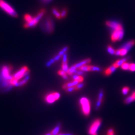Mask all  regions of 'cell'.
<instances>
[{
	"label": "cell",
	"instance_id": "1",
	"mask_svg": "<svg viewBox=\"0 0 135 135\" xmlns=\"http://www.w3.org/2000/svg\"><path fill=\"white\" fill-rule=\"evenodd\" d=\"M40 27L43 32L49 34H52L55 31V23L50 16H47L41 23Z\"/></svg>",
	"mask_w": 135,
	"mask_h": 135
},
{
	"label": "cell",
	"instance_id": "2",
	"mask_svg": "<svg viewBox=\"0 0 135 135\" xmlns=\"http://www.w3.org/2000/svg\"><path fill=\"white\" fill-rule=\"evenodd\" d=\"M46 12V10L44 8L41 9L39 12L36 14L35 16L33 17V19L31 22L29 23H24L23 27L25 29L33 28L35 27L39 23L41 19L43 17Z\"/></svg>",
	"mask_w": 135,
	"mask_h": 135
},
{
	"label": "cell",
	"instance_id": "3",
	"mask_svg": "<svg viewBox=\"0 0 135 135\" xmlns=\"http://www.w3.org/2000/svg\"><path fill=\"white\" fill-rule=\"evenodd\" d=\"M0 8L9 16L15 18L18 17V14L15 10L4 0H0Z\"/></svg>",
	"mask_w": 135,
	"mask_h": 135
},
{
	"label": "cell",
	"instance_id": "4",
	"mask_svg": "<svg viewBox=\"0 0 135 135\" xmlns=\"http://www.w3.org/2000/svg\"><path fill=\"white\" fill-rule=\"evenodd\" d=\"M80 102L83 114L85 116H88L91 112V105L89 100L86 97H83L80 99Z\"/></svg>",
	"mask_w": 135,
	"mask_h": 135
},
{
	"label": "cell",
	"instance_id": "5",
	"mask_svg": "<svg viewBox=\"0 0 135 135\" xmlns=\"http://www.w3.org/2000/svg\"><path fill=\"white\" fill-rule=\"evenodd\" d=\"M102 120L101 119H97L95 120L91 125L88 134L89 135H98V131L101 125Z\"/></svg>",
	"mask_w": 135,
	"mask_h": 135
},
{
	"label": "cell",
	"instance_id": "6",
	"mask_svg": "<svg viewBox=\"0 0 135 135\" xmlns=\"http://www.w3.org/2000/svg\"><path fill=\"white\" fill-rule=\"evenodd\" d=\"M124 35V32L123 28L113 30L112 31L111 35V40L113 42L121 41L123 39Z\"/></svg>",
	"mask_w": 135,
	"mask_h": 135
},
{
	"label": "cell",
	"instance_id": "7",
	"mask_svg": "<svg viewBox=\"0 0 135 135\" xmlns=\"http://www.w3.org/2000/svg\"><path fill=\"white\" fill-rule=\"evenodd\" d=\"M60 94L57 92L51 93L46 96L45 100L48 104H51L59 100L60 98Z\"/></svg>",
	"mask_w": 135,
	"mask_h": 135
},
{
	"label": "cell",
	"instance_id": "8",
	"mask_svg": "<svg viewBox=\"0 0 135 135\" xmlns=\"http://www.w3.org/2000/svg\"><path fill=\"white\" fill-rule=\"evenodd\" d=\"M106 25L112 31L123 28L122 25L120 23L115 21H108L106 22Z\"/></svg>",
	"mask_w": 135,
	"mask_h": 135
},
{
	"label": "cell",
	"instance_id": "9",
	"mask_svg": "<svg viewBox=\"0 0 135 135\" xmlns=\"http://www.w3.org/2000/svg\"><path fill=\"white\" fill-rule=\"evenodd\" d=\"M28 68L26 66H24L18 72H17L13 76L14 78L17 79L18 80L22 78L23 77V75L24 74V73L28 70Z\"/></svg>",
	"mask_w": 135,
	"mask_h": 135
},
{
	"label": "cell",
	"instance_id": "10",
	"mask_svg": "<svg viewBox=\"0 0 135 135\" xmlns=\"http://www.w3.org/2000/svg\"><path fill=\"white\" fill-rule=\"evenodd\" d=\"M135 41L134 40H131L126 42L124 45H123L120 48L125 49L129 52L131 50V49L132 48V47L135 45Z\"/></svg>",
	"mask_w": 135,
	"mask_h": 135
},
{
	"label": "cell",
	"instance_id": "11",
	"mask_svg": "<svg viewBox=\"0 0 135 135\" xmlns=\"http://www.w3.org/2000/svg\"><path fill=\"white\" fill-rule=\"evenodd\" d=\"M52 12L57 20H60L62 19L61 12L59 11V10L57 8H56V7H53L52 8Z\"/></svg>",
	"mask_w": 135,
	"mask_h": 135
},
{
	"label": "cell",
	"instance_id": "12",
	"mask_svg": "<svg viewBox=\"0 0 135 135\" xmlns=\"http://www.w3.org/2000/svg\"><path fill=\"white\" fill-rule=\"evenodd\" d=\"M91 62V59L90 58H88V59H87L86 60H83L82 61L79 62V63H77L75 65V67L77 68V69H79L84 65H86V64H90Z\"/></svg>",
	"mask_w": 135,
	"mask_h": 135
},
{
	"label": "cell",
	"instance_id": "13",
	"mask_svg": "<svg viewBox=\"0 0 135 135\" xmlns=\"http://www.w3.org/2000/svg\"><path fill=\"white\" fill-rule=\"evenodd\" d=\"M103 96H104V92L102 90H100V93H99V98H98V101H97V105H96V109H98L100 108V106L101 105Z\"/></svg>",
	"mask_w": 135,
	"mask_h": 135
},
{
	"label": "cell",
	"instance_id": "14",
	"mask_svg": "<svg viewBox=\"0 0 135 135\" xmlns=\"http://www.w3.org/2000/svg\"><path fill=\"white\" fill-rule=\"evenodd\" d=\"M117 68L115 67L113 65L111 66H110V67L107 68L104 72V74L107 76H110L111 75L113 72H114L115 71V70L117 69Z\"/></svg>",
	"mask_w": 135,
	"mask_h": 135
},
{
	"label": "cell",
	"instance_id": "15",
	"mask_svg": "<svg viewBox=\"0 0 135 135\" xmlns=\"http://www.w3.org/2000/svg\"><path fill=\"white\" fill-rule=\"evenodd\" d=\"M79 83H80L78 81H75L74 80V81H73L72 82H70L68 83H66V84L64 85L63 86V89H66L68 88L69 87H74L75 86H76L77 85H78Z\"/></svg>",
	"mask_w": 135,
	"mask_h": 135
},
{
	"label": "cell",
	"instance_id": "16",
	"mask_svg": "<svg viewBox=\"0 0 135 135\" xmlns=\"http://www.w3.org/2000/svg\"><path fill=\"white\" fill-rule=\"evenodd\" d=\"M128 59V58H124L123 59H121V60H119L118 61H117L115 63H114L113 65L117 68L120 67V66H121V65L124 63L125 62H126V61Z\"/></svg>",
	"mask_w": 135,
	"mask_h": 135
},
{
	"label": "cell",
	"instance_id": "17",
	"mask_svg": "<svg viewBox=\"0 0 135 135\" xmlns=\"http://www.w3.org/2000/svg\"><path fill=\"white\" fill-rule=\"evenodd\" d=\"M30 79V76L28 75L26 77V78L22 81H20L19 82H18L15 85V86L16 87H19V86H22L23 85H24L25 84H26V83L29 81Z\"/></svg>",
	"mask_w": 135,
	"mask_h": 135
},
{
	"label": "cell",
	"instance_id": "18",
	"mask_svg": "<svg viewBox=\"0 0 135 135\" xmlns=\"http://www.w3.org/2000/svg\"><path fill=\"white\" fill-rule=\"evenodd\" d=\"M61 128V123H59L58 124V125L56 126V127L55 128L54 130H52V131L51 132L52 135H58L59 131L60 130Z\"/></svg>",
	"mask_w": 135,
	"mask_h": 135
},
{
	"label": "cell",
	"instance_id": "19",
	"mask_svg": "<svg viewBox=\"0 0 135 135\" xmlns=\"http://www.w3.org/2000/svg\"><path fill=\"white\" fill-rule=\"evenodd\" d=\"M68 9L67 8H64L62 11L61 12V18L62 19H65L68 15Z\"/></svg>",
	"mask_w": 135,
	"mask_h": 135
},
{
	"label": "cell",
	"instance_id": "20",
	"mask_svg": "<svg viewBox=\"0 0 135 135\" xmlns=\"http://www.w3.org/2000/svg\"><path fill=\"white\" fill-rule=\"evenodd\" d=\"M72 78H73L74 80L77 81L79 83L82 82L83 81V80H84V78L82 76H79V75H73Z\"/></svg>",
	"mask_w": 135,
	"mask_h": 135
},
{
	"label": "cell",
	"instance_id": "21",
	"mask_svg": "<svg viewBox=\"0 0 135 135\" xmlns=\"http://www.w3.org/2000/svg\"><path fill=\"white\" fill-rule=\"evenodd\" d=\"M79 70L83 72H88L91 71V66L89 65H84L81 67L79 68Z\"/></svg>",
	"mask_w": 135,
	"mask_h": 135
},
{
	"label": "cell",
	"instance_id": "22",
	"mask_svg": "<svg viewBox=\"0 0 135 135\" xmlns=\"http://www.w3.org/2000/svg\"><path fill=\"white\" fill-rule=\"evenodd\" d=\"M58 73L59 75L61 76L64 79H65V80H68V77L67 75V73L66 72H65L64 71H63V70L59 71Z\"/></svg>",
	"mask_w": 135,
	"mask_h": 135
},
{
	"label": "cell",
	"instance_id": "23",
	"mask_svg": "<svg viewBox=\"0 0 135 135\" xmlns=\"http://www.w3.org/2000/svg\"><path fill=\"white\" fill-rule=\"evenodd\" d=\"M135 101L134 99L133 98V97L132 96H130L129 97H128V98H127L125 100V103L126 104H129L131 103L132 102H134Z\"/></svg>",
	"mask_w": 135,
	"mask_h": 135
},
{
	"label": "cell",
	"instance_id": "24",
	"mask_svg": "<svg viewBox=\"0 0 135 135\" xmlns=\"http://www.w3.org/2000/svg\"><path fill=\"white\" fill-rule=\"evenodd\" d=\"M107 51L109 53H110L111 55H115V51L114 49L111 46H108L107 47Z\"/></svg>",
	"mask_w": 135,
	"mask_h": 135
},
{
	"label": "cell",
	"instance_id": "25",
	"mask_svg": "<svg viewBox=\"0 0 135 135\" xmlns=\"http://www.w3.org/2000/svg\"><path fill=\"white\" fill-rule=\"evenodd\" d=\"M77 69V68L75 67V65L73 66L71 68H70V69H69L68 72V74L70 76H72L73 75V74L74 73V71Z\"/></svg>",
	"mask_w": 135,
	"mask_h": 135
},
{
	"label": "cell",
	"instance_id": "26",
	"mask_svg": "<svg viewBox=\"0 0 135 135\" xmlns=\"http://www.w3.org/2000/svg\"><path fill=\"white\" fill-rule=\"evenodd\" d=\"M62 70L64 71L65 72H66V73H67L69 70V68H68V63H63L62 65Z\"/></svg>",
	"mask_w": 135,
	"mask_h": 135
},
{
	"label": "cell",
	"instance_id": "27",
	"mask_svg": "<svg viewBox=\"0 0 135 135\" xmlns=\"http://www.w3.org/2000/svg\"><path fill=\"white\" fill-rule=\"evenodd\" d=\"M69 47L68 46H66V47H64L60 52H59V55H60V56H63V55L65 54V53H66L67 52L68 50H69Z\"/></svg>",
	"mask_w": 135,
	"mask_h": 135
},
{
	"label": "cell",
	"instance_id": "28",
	"mask_svg": "<svg viewBox=\"0 0 135 135\" xmlns=\"http://www.w3.org/2000/svg\"><path fill=\"white\" fill-rule=\"evenodd\" d=\"M129 66H130V64L129 63L125 62L124 63H123L121 65V68H122V69H123L124 70H128L129 69Z\"/></svg>",
	"mask_w": 135,
	"mask_h": 135
},
{
	"label": "cell",
	"instance_id": "29",
	"mask_svg": "<svg viewBox=\"0 0 135 135\" xmlns=\"http://www.w3.org/2000/svg\"><path fill=\"white\" fill-rule=\"evenodd\" d=\"M129 91H130V89H129V87H124L122 89V93H123V95H127L128 93V92H129Z\"/></svg>",
	"mask_w": 135,
	"mask_h": 135
},
{
	"label": "cell",
	"instance_id": "30",
	"mask_svg": "<svg viewBox=\"0 0 135 135\" xmlns=\"http://www.w3.org/2000/svg\"><path fill=\"white\" fill-rule=\"evenodd\" d=\"M85 84L84 83H80L79 84H78L76 86H75V90H80L82 88H83L84 86H85Z\"/></svg>",
	"mask_w": 135,
	"mask_h": 135
},
{
	"label": "cell",
	"instance_id": "31",
	"mask_svg": "<svg viewBox=\"0 0 135 135\" xmlns=\"http://www.w3.org/2000/svg\"><path fill=\"white\" fill-rule=\"evenodd\" d=\"M55 61L54 60V59H52L50 60L49 61H48V62L46 63V66L47 67H50L53 64H54V63H55Z\"/></svg>",
	"mask_w": 135,
	"mask_h": 135
},
{
	"label": "cell",
	"instance_id": "32",
	"mask_svg": "<svg viewBox=\"0 0 135 135\" xmlns=\"http://www.w3.org/2000/svg\"><path fill=\"white\" fill-rule=\"evenodd\" d=\"M101 71V68H100L97 67V66H91V71Z\"/></svg>",
	"mask_w": 135,
	"mask_h": 135
},
{
	"label": "cell",
	"instance_id": "33",
	"mask_svg": "<svg viewBox=\"0 0 135 135\" xmlns=\"http://www.w3.org/2000/svg\"><path fill=\"white\" fill-rule=\"evenodd\" d=\"M74 73L77 74V75H79V76H82L84 75V72L83 71H82L80 70H77V69L74 71Z\"/></svg>",
	"mask_w": 135,
	"mask_h": 135
},
{
	"label": "cell",
	"instance_id": "34",
	"mask_svg": "<svg viewBox=\"0 0 135 135\" xmlns=\"http://www.w3.org/2000/svg\"><path fill=\"white\" fill-rule=\"evenodd\" d=\"M129 70L132 72H135V64L134 63H131L130 64L129 69Z\"/></svg>",
	"mask_w": 135,
	"mask_h": 135
},
{
	"label": "cell",
	"instance_id": "35",
	"mask_svg": "<svg viewBox=\"0 0 135 135\" xmlns=\"http://www.w3.org/2000/svg\"><path fill=\"white\" fill-rule=\"evenodd\" d=\"M66 92H68V93H71L73 92L75 90V86L74 87H69L68 88L66 89H65Z\"/></svg>",
	"mask_w": 135,
	"mask_h": 135
},
{
	"label": "cell",
	"instance_id": "36",
	"mask_svg": "<svg viewBox=\"0 0 135 135\" xmlns=\"http://www.w3.org/2000/svg\"><path fill=\"white\" fill-rule=\"evenodd\" d=\"M107 135H115V132L113 129H110L107 132Z\"/></svg>",
	"mask_w": 135,
	"mask_h": 135
},
{
	"label": "cell",
	"instance_id": "37",
	"mask_svg": "<svg viewBox=\"0 0 135 135\" xmlns=\"http://www.w3.org/2000/svg\"><path fill=\"white\" fill-rule=\"evenodd\" d=\"M66 62H67V54L66 53L63 55V63H66Z\"/></svg>",
	"mask_w": 135,
	"mask_h": 135
},
{
	"label": "cell",
	"instance_id": "38",
	"mask_svg": "<svg viewBox=\"0 0 135 135\" xmlns=\"http://www.w3.org/2000/svg\"><path fill=\"white\" fill-rule=\"evenodd\" d=\"M41 2L44 4H48L51 3L53 0H40Z\"/></svg>",
	"mask_w": 135,
	"mask_h": 135
},
{
	"label": "cell",
	"instance_id": "39",
	"mask_svg": "<svg viewBox=\"0 0 135 135\" xmlns=\"http://www.w3.org/2000/svg\"><path fill=\"white\" fill-rule=\"evenodd\" d=\"M61 57H62L61 56H60V55H59V54H58V55H57L56 56H55V57H54L53 59H54V60H55V62H56V61H58V60H59V59H60L61 58Z\"/></svg>",
	"mask_w": 135,
	"mask_h": 135
},
{
	"label": "cell",
	"instance_id": "40",
	"mask_svg": "<svg viewBox=\"0 0 135 135\" xmlns=\"http://www.w3.org/2000/svg\"><path fill=\"white\" fill-rule=\"evenodd\" d=\"M131 96L133 97V98L134 99V100H135V91L133 93V94Z\"/></svg>",
	"mask_w": 135,
	"mask_h": 135
},
{
	"label": "cell",
	"instance_id": "41",
	"mask_svg": "<svg viewBox=\"0 0 135 135\" xmlns=\"http://www.w3.org/2000/svg\"><path fill=\"white\" fill-rule=\"evenodd\" d=\"M58 135H74L72 134H59Z\"/></svg>",
	"mask_w": 135,
	"mask_h": 135
},
{
	"label": "cell",
	"instance_id": "42",
	"mask_svg": "<svg viewBox=\"0 0 135 135\" xmlns=\"http://www.w3.org/2000/svg\"><path fill=\"white\" fill-rule=\"evenodd\" d=\"M52 135V134L50 133H48V134H46V135Z\"/></svg>",
	"mask_w": 135,
	"mask_h": 135
}]
</instances>
